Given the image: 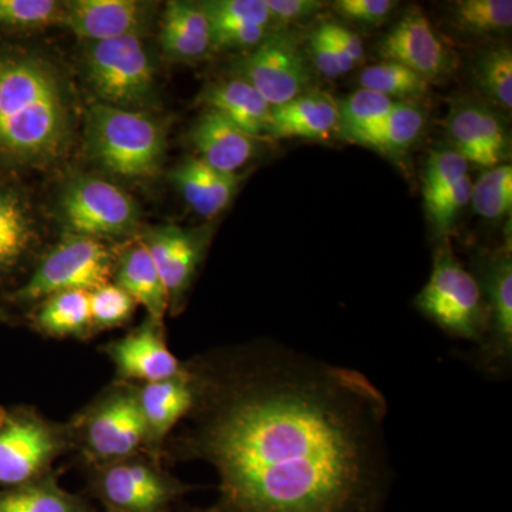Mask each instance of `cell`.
<instances>
[{
	"mask_svg": "<svg viewBox=\"0 0 512 512\" xmlns=\"http://www.w3.org/2000/svg\"><path fill=\"white\" fill-rule=\"evenodd\" d=\"M306 52H308L312 66L329 79H338L356 67L350 57L343 52L338 42L330 36L325 25L320 26L309 37Z\"/></svg>",
	"mask_w": 512,
	"mask_h": 512,
	"instance_id": "obj_38",
	"label": "cell"
},
{
	"mask_svg": "<svg viewBox=\"0 0 512 512\" xmlns=\"http://www.w3.org/2000/svg\"><path fill=\"white\" fill-rule=\"evenodd\" d=\"M5 318V313H3L2 309H0V320Z\"/></svg>",
	"mask_w": 512,
	"mask_h": 512,
	"instance_id": "obj_44",
	"label": "cell"
},
{
	"mask_svg": "<svg viewBox=\"0 0 512 512\" xmlns=\"http://www.w3.org/2000/svg\"><path fill=\"white\" fill-rule=\"evenodd\" d=\"M201 5L212 23H242L266 29L274 26L265 0H210Z\"/></svg>",
	"mask_w": 512,
	"mask_h": 512,
	"instance_id": "obj_37",
	"label": "cell"
},
{
	"mask_svg": "<svg viewBox=\"0 0 512 512\" xmlns=\"http://www.w3.org/2000/svg\"><path fill=\"white\" fill-rule=\"evenodd\" d=\"M137 303L119 285L100 286L90 292V315L94 332L120 328L133 318Z\"/></svg>",
	"mask_w": 512,
	"mask_h": 512,
	"instance_id": "obj_34",
	"label": "cell"
},
{
	"mask_svg": "<svg viewBox=\"0 0 512 512\" xmlns=\"http://www.w3.org/2000/svg\"><path fill=\"white\" fill-rule=\"evenodd\" d=\"M69 137L63 84L45 60L0 56V154L16 160L52 161Z\"/></svg>",
	"mask_w": 512,
	"mask_h": 512,
	"instance_id": "obj_2",
	"label": "cell"
},
{
	"mask_svg": "<svg viewBox=\"0 0 512 512\" xmlns=\"http://www.w3.org/2000/svg\"><path fill=\"white\" fill-rule=\"evenodd\" d=\"M457 28L471 35H494L512 26L511 0H461L454 6Z\"/></svg>",
	"mask_w": 512,
	"mask_h": 512,
	"instance_id": "obj_31",
	"label": "cell"
},
{
	"mask_svg": "<svg viewBox=\"0 0 512 512\" xmlns=\"http://www.w3.org/2000/svg\"><path fill=\"white\" fill-rule=\"evenodd\" d=\"M416 306L448 335L483 342L487 309L480 284L457 261L450 245L437 248L433 271L417 295Z\"/></svg>",
	"mask_w": 512,
	"mask_h": 512,
	"instance_id": "obj_6",
	"label": "cell"
},
{
	"mask_svg": "<svg viewBox=\"0 0 512 512\" xmlns=\"http://www.w3.org/2000/svg\"><path fill=\"white\" fill-rule=\"evenodd\" d=\"M144 6L134 0H73L64 2L62 25L87 43L138 35Z\"/></svg>",
	"mask_w": 512,
	"mask_h": 512,
	"instance_id": "obj_18",
	"label": "cell"
},
{
	"mask_svg": "<svg viewBox=\"0 0 512 512\" xmlns=\"http://www.w3.org/2000/svg\"><path fill=\"white\" fill-rule=\"evenodd\" d=\"M87 470L90 491L106 512H168L190 490L146 453Z\"/></svg>",
	"mask_w": 512,
	"mask_h": 512,
	"instance_id": "obj_7",
	"label": "cell"
},
{
	"mask_svg": "<svg viewBox=\"0 0 512 512\" xmlns=\"http://www.w3.org/2000/svg\"><path fill=\"white\" fill-rule=\"evenodd\" d=\"M339 104V131L346 140L366 146L370 137L382 126L394 101L382 94L360 89Z\"/></svg>",
	"mask_w": 512,
	"mask_h": 512,
	"instance_id": "obj_28",
	"label": "cell"
},
{
	"mask_svg": "<svg viewBox=\"0 0 512 512\" xmlns=\"http://www.w3.org/2000/svg\"><path fill=\"white\" fill-rule=\"evenodd\" d=\"M274 25H291L312 18L323 3L318 0H265Z\"/></svg>",
	"mask_w": 512,
	"mask_h": 512,
	"instance_id": "obj_42",
	"label": "cell"
},
{
	"mask_svg": "<svg viewBox=\"0 0 512 512\" xmlns=\"http://www.w3.org/2000/svg\"><path fill=\"white\" fill-rule=\"evenodd\" d=\"M64 3L55 0H0V26L36 29L62 23Z\"/></svg>",
	"mask_w": 512,
	"mask_h": 512,
	"instance_id": "obj_35",
	"label": "cell"
},
{
	"mask_svg": "<svg viewBox=\"0 0 512 512\" xmlns=\"http://www.w3.org/2000/svg\"><path fill=\"white\" fill-rule=\"evenodd\" d=\"M481 279L487 309V330L480 348V362L487 372L500 373L512 359V259L510 251L481 262Z\"/></svg>",
	"mask_w": 512,
	"mask_h": 512,
	"instance_id": "obj_12",
	"label": "cell"
},
{
	"mask_svg": "<svg viewBox=\"0 0 512 512\" xmlns=\"http://www.w3.org/2000/svg\"><path fill=\"white\" fill-rule=\"evenodd\" d=\"M161 46L177 60H197L214 50L211 20L201 3L168 2L161 26Z\"/></svg>",
	"mask_w": 512,
	"mask_h": 512,
	"instance_id": "obj_23",
	"label": "cell"
},
{
	"mask_svg": "<svg viewBox=\"0 0 512 512\" xmlns=\"http://www.w3.org/2000/svg\"><path fill=\"white\" fill-rule=\"evenodd\" d=\"M201 101L256 140L269 136L272 106L245 80L234 77L212 83L201 94Z\"/></svg>",
	"mask_w": 512,
	"mask_h": 512,
	"instance_id": "obj_22",
	"label": "cell"
},
{
	"mask_svg": "<svg viewBox=\"0 0 512 512\" xmlns=\"http://www.w3.org/2000/svg\"><path fill=\"white\" fill-rule=\"evenodd\" d=\"M117 256L99 239L69 234L40 261L15 293L20 302H40L66 291H89L109 284Z\"/></svg>",
	"mask_w": 512,
	"mask_h": 512,
	"instance_id": "obj_9",
	"label": "cell"
},
{
	"mask_svg": "<svg viewBox=\"0 0 512 512\" xmlns=\"http://www.w3.org/2000/svg\"><path fill=\"white\" fill-rule=\"evenodd\" d=\"M468 175V163L453 148L430 154L423 175L424 204L439 197Z\"/></svg>",
	"mask_w": 512,
	"mask_h": 512,
	"instance_id": "obj_36",
	"label": "cell"
},
{
	"mask_svg": "<svg viewBox=\"0 0 512 512\" xmlns=\"http://www.w3.org/2000/svg\"><path fill=\"white\" fill-rule=\"evenodd\" d=\"M325 28L328 29L330 36L338 42V45L342 47L343 52L355 63V66L365 60V46H363L362 39L356 33L345 28V26L338 25V23H325Z\"/></svg>",
	"mask_w": 512,
	"mask_h": 512,
	"instance_id": "obj_43",
	"label": "cell"
},
{
	"mask_svg": "<svg viewBox=\"0 0 512 512\" xmlns=\"http://www.w3.org/2000/svg\"><path fill=\"white\" fill-rule=\"evenodd\" d=\"M339 104L329 93L309 90L282 104L272 107L269 137L328 140L339 131Z\"/></svg>",
	"mask_w": 512,
	"mask_h": 512,
	"instance_id": "obj_20",
	"label": "cell"
},
{
	"mask_svg": "<svg viewBox=\"0 0 512 512\" xmlns=\"http://www.w3.org/2000/svg\"><path fill=\"white\" fill-rule=\"evenodd\" d=\"M396 3L392 0H338L333 8L343 18L365 25L379 26L389 18Z\"/></svg>",
	"mask_w": 512,
	"mask_h": 512,
	"instance_id": "obj_41",
	"label": "cell"
},
{
	"mask_svg": "<svg viewBox=\"0 0 512 512\" xmlns=\"http://www.w3.org/2000/svg\"><path fill=\"white\" fill-rule=\"evenodd\" d=\"M0 512H94L86 498L64 490L56 471L33 483L0 490Z\"/></svg>",
	"mask_w": 512,
	"mask_h": 512,
	"instance_id": "obj_26",
	"label": "cell"
},
{
	"mask_svg": "<svg viewBox=\"0 0 512 512\" xmlns=\"http://www.w3.org/2000/svg\"><path fill=\"white\" fill-rule=\"evenodd\" d=\"M37 332L56 339H89L93 335L89 291H66L40 301L33 315Z\"/></svg>",
	"mask_w": 512,
	"mask_h": 512,
	"instance_id": "obj_25",
	"label": "cell"
},
{
	"mask_svg": "<svg viewBox=\"0 0 512 512\" xmlns=\"http://www.w3.org/2000/svg\"><path fill=\"white\" fill-rule=\"evenodd\" d=\"M185 365L194 406L161 460L214 467L207 512H380L387 403L365 375L256 343Z\"/></svg>",
	"mask_w": 512,
	"mask_h": 512,
	"instance_id": "obj_1",
	"label": "cell"
},
{
	"mask_svg": "<svg viewBox=\"0 0 512 512\" xmlns=\"http://www.w3.org/2000/svg\"><path fill=\"white\" fill-rule=\"evenodd\" d=\"M116 285L146 308L148 318L164 323L170 311L167 291L156 264L143 241L131 245L117 258L113 272Z\"/></svg>",
	"mask_w": 512,
	"mask_h": 512,
	"instance_id": "obj_24",
	"label": "cell"
},
{
	"mask_svg": "<svg viewBox=\"0 0 512 512\" xmlns=\"http://www.w3.org/2000/svg\"><path fill=\"white\" fill-rule=\"evenodd\" d=\"M383 60L399 63L431 83L447 72L446 47L419 8L404 13L379 46Z\"/></svg>",
	"mask_w": 512,
	"mask_h": 512,
	"instance_id": "obj_16",
	"label": "cell"
},
{
	"mask_svg": "<svg viewBox=\"0 0 512 512\" xmlns=\"http://www.w3.org/2000/svg\"><path fill=\"white\" fill-rule=\"evenodd\" d=\"M237 77L251 84L269 106L278 107L312 90L313 66L291 35L271 32L239 60Z\"/></svg>",
	"mask_w": 512,
	"mask_h": 512,
	"instance_id": "obj_11",
	"label": "cell"
},
{
	"mask_svg": "<svg viewBox=\"0 0 512 512\" xmlns=\"http://www.w3.org/2000/svg\"><path fill=\"white\" fill-rule=\"evenodd\" d=\"M138 402L146 423L144 453L157 461L168 437L188 416L194 406V379L187 365L180 373L157 382L137 384Z\"/></svg>",
	"mask_w": 512,
	"mask_h": 512,
	"instance_id": "obj_15",
	"label": "cell"
},
{
	"mask_svg": "<svg viewBox=\"0 0 512 512\" xmlns=\"http://www.w3.org/2000/svg\"><path fill=\"white\" fill-rule=\"evenodd\" d=\"M471 191H473V183L470 175H466L463 180L448 188L439 197L427 202L426 210L440 235H446L453 227L460 211L471 201Z\"/></svg>",
	"mask_w": 512,
	"mask_h": 512,
	"instance_id": "obj_39",
	"label": "cell"
},
{
	"mask_svg": "<svg viewBox=\"0 0 512 512\" xmlns=\"http://www.w3.org/2000/svg\"><path fill=\"white\" fill-rule=\"evenodd\" d=\"M478 86L493 103L510 110L512 107V53L510 47L488 50L476 66Z\"/></svg>",
	"mask_w": 512,
	"mask_h": 512,
	"instance_id": "obj_33",
	"label": "cell"
},
{
	"mask_svg": "<svg viewBox=\"0 0 512 512\" xmlns=\"http://www.w3.org/2000/svg\"><path fill=\"white\" fill-rule=\"evenodd\" d=\"M84 69L100 103L134 110L153 96L156 73L138 35L87 43Z\"/></svg>",
	"mask_w": 512,
	"mask_h": 512,
	"instance_id": "obj_8",
	"label": "cell"
},
{
	"mask_svg": "<svg viewBox=\"0 0 512 512\" xmlns=\"http://www.w3.org/2000/svg\"><path fill=\"white\" fill-rule=\"evenodd\" d=\"M35 241V229L25 204L12 191L0 192V272L25 258Z\"/></svg>",
	"mask_w": 512,
	"mask_h": 512,
	"instance_id": "obj_27",
	"label": "cell"
},
{
	"mask_svg": "<svg viewBox=\"0 0 512 512\" xmlns=\"http://www.w3.org/2000/svg\"><path fill=\"white\" fill-rule=\"evenodd\" d=\"M72 450L69 426L46 419L30 406H0V487L33 483L52 473Z\"/></svg>",
	"mask_w": 512,
	"mask_h": 512,
	"instance_id": "obj_5",
	"label": "cell"
},
{
	"mask_svg": "<svg viewBox=\"0 0 512 512\" xmlns=\"http://www.w3.org/2000/svg\"><path fill=\"white\" fill-rule=\"evenodd\" d=\"M474 210L487 220H498L512 210V167L501 164L478 178L471 191Z\"/></svg>",
	"mask_w": 512,
	"mask_h": 512,
	"instance_id": "obj_32",
	"label": "cell"
},
{
	"mask_svg": "<svg viewBox=\"0 0 512 512\" xmlns=\"http://www.w3.org/2000/svg\"><path fill=\"white\" fill-rule=\"evenodd\" d=\"M141 241L163 279L170 311L177 313L204 258L208 245L207 232L185 231L168 225L150 229Z\"/></svg>",
	"mask_w": 512,
	"mask_h": 512,
	"instance_id": "obj_14",
	"label": "cell"
},
{
	"mask_svg": "<svg viewBox=\"0 0 512 512\" xmlns=\"http://www.w3.org/2000/svg\"><path fill=\"white\" fill-rule=\"evenodd\" d=\"M447 133L453 150L468 164L490 170L508 156L510 138L503 120L481 104H460L451 111Z\"/></svg>",
	"mask_w": 512,
	"mask_h": 512,
	"instance_id": "obj_17",
	"label": "cell"
},
{
	"mask_svg": "<svg viewBox=\"0 0 512 512\" xmlns=\"http://www.w3.org/2000/svg\"><path fill=\"white\" fill-rule=\"evenodd\" d=\"M87 148L103 170L127 180H148L163 164L164 130L143 111L99 101L87 116Z\"/></svg>",
	"mask_w": 512,
	"mask_h": 512,
	"instance_id": "obj_4",
	"label": "cell"
},
{
	"mask_svg": "<svg viewBox=\"0 0 512 512\" xmlns=\"http://www.w3.org/2000/svg\"><path fill=\"white\" fill-rule=\"evenodd\" d=\"M67 426L72 450L86 467L104 466L146 450V423L134 383H111Z\"/></svg>",
	"mask_w": 512,
	"mask_h": 512,
	"instance_id": "obj_3",
	"label": "cell"
},
{
	"mask_svg": "<svg viewBox=\"0 0 512 512\" xmlns=\"http://www.w3.org/2000/svg\"><path fill=\"white\" fill-rule=\"evenodd\" d=\"M212 42L217 49H255L271 33V29L242 23H212Z\"/></svg>",
	"mask_w": 512,
	"mask_h": 512,
	"instance_id": "obj_40",
	"label": "cell"
},
{
	"mask_svg": "<svg viewBox=\"0 0 512 512\" xmlns=\"http://www.w3.org/2000/svg\"><path fill=\"white\" fill-rule=\"evenodd\" d=\"M426 114L410 101H394L382 126L367 141L366 146L375 148L386 156H403L423 133Z\"/></svg>",
	"mask_w": 512,
	"mask_h": 512,
	"instance_id": "obj_29",
	"label": "cell"
},
{
	"mask_svg": "<svg viewBox=\"0 0 512 512\" xmlns=\"http://www.w3.org/2000/svg\"><path fill=\"white\" fill-rule=\"evenodd\" d=\"M190 137L198 158L225 174L238 173L255 156L258 143L227 117L210 109L192 127Z\"/></svg>",
	"mask_w": 512,
	"mask_h": 512,
	"instance_id": "obj_19",
	"label": "cell"
},
{
	"mask_svg": "<svg viewBox=\"0 0 512 512\" xmlns=\"http://www.w3.org/2000/svg\"><path fill=\"white\" fill-rule=\"evenodd\" d=\"M362 89L370 90L384 97L394 99H414L429 92L430 83L407 69L402 64L383 60L375 66L366 67L359 79Z\"/></svg>",
	"mask_w": 512,
	"mask_h": 512,
	"instance_id": "obj_30",
	"label": "cell"
},
{
	"mask_svg": "<svg viewBox=\"0 0 512 512\" xmlns=\"http://www.w3.org/2000/svg\"><path fill=\"white\" fill-rule=\"evenodd\" d=\"M101 349L113 363L120 382H157L177 375L184 366L168 348L164 323L148 316L138 328Z\"/></svg>",
	"mask_w": 512,
	"mask_h": 512,
	"instance_id": "obj_13",
	"label": "cell"
},
{
	"mask_svg": "<svg viewBox=\"0 0 512 512\" xmlns=\"http://www.w3.org/2000/svg\"><path fill=\"white\" fill-rule=\"evenodd\" d=\"M60 214L70 234L104 241L133 234L140 212L130 195L101 178H73L60 197Z\"/></svg>",
	"mask_w": 512,
	"mask_h": 512,
	"instance_id": "obj_10",
	"label": "cell"
},
{
	"mask_svg": "<svg viewBox=\"0 0 512 512\" xmlns=\"http://www.w3.org/2000/svg\"><path fill=\"white\" fill-rule=\"evenodd\" d=\"M242 177L244 175L238 173H220L198 157L187 158L170 174L187 204L208 220L228 207L237 194Z\"/></svg>",
	"mask_w": 512,
	"mask_h": 512,
	"instance_id": "obj_21",
	"label": "cell"
}]
</instances>
